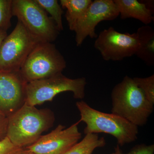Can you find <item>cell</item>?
<instances>
[{
	"mask_svg": "<svg viewBox=\"0 0 154 154\" xmlns=\"http://www.w3.org/2000/svg\"><path fill=\"white\" fill-rule=\"evenodd\" d=\"M55 117L49 109H37L25 103L8 116L7 137L15 146L25 148L38 140L53 125Z\"/></svg>",
	"mask_w": 154,
	"mask_h": 154,
	"instance_id": "obj_1",
	"label": "cell"
},
{
	"mask_svg": "<svg viewBox=\"0 0 154 154\" xmlns=\"http://www.w3.org/2000/svg\"><path fill=\"white\" fill-rule=\"evenodd\" d=\"M113 114L121 116L136 126H143L154 110L133 78L124 77L115 85L111 94Z\"/></svg>",
	"mask_w": 154,
	"mask_h": 154,
	"instance_id": "obj_2",
	"label": "cell"
},
{
	"mask_svg": "<svg viewBox=\"0 0 154 154\" xmlns=\"http://www.w3.org/2000/svg\"><path fill=\"white\" fill-rule=\"evenodd\" d=\"M76 106L81 116L79 122L86 124L85 134L103 133L111 135L121 146L137 139L138 127L121 116L96 110L83 101L77 102Z\"/></svg>",
	"mask_w": 154,
	"mask_h": 154,
	"instance_id": "obj_3",
	"label": "cell"
},
{
	"mask_svg": "<svg viewBox=\"0 0 154 154\" xmlns=\"http://www.w3.org/2000/svg\"><path fill=\"white\" fill-rule=\"evenodd\" d=\"M86 79H71L59 74L47 79L27 82L25 88V103L31 106L51 102L61 93L71 92L75 99H82L85 95Z\"/></svg>",
	"mask_w": 154,
	"mask_h": 154,
	"instance_id": "obj_4",
	"label": "cell"
},
{
	"mask_svg": "<svg viewBox=\"0 0 154 154\" xmlns=\"http://www.w3.org/2000/svg\"><path fill=\"white\" fill-rule=\"evenodd\" d=\"M66 67L64 57L52 42H39L25 60L20 72L26 82L53 76Z\"/></svg>",
	"mask_w": 154,
	"mask_h": 154,
	"instance_id": "obj_5",
	"label": "cell"
},
{
	"mask_svg": "<svg viewBox=\"0 0 154 154\" xmlns=\"http://www.w3.org/2000/svg\"><path fill=\"white\" fill-rule=\"evenodd\" d=\"M13 16L17 17L33 38L39 42H52L60 31L36 0H13Z\"/></svg>",
	"mask_w": 154,
	"mask_h": 154,
	"instance_id": "obj_6",
	"label": "cell"
},
{
	"mask_svg": "<svg viewBox=\"0 0 154 154\" xmlns=\"http://www.w3.org/2000/svg\"><path fill=\"white\" fill-rule=\"evenodd\" d=\"M20 21L7 35L0 47V72L20 71L32 50L39 43Z\"/></svg>",
	"mask_w": 154,
	"mask_h": 154,
	"instance_id": "obj_7",
	"label": "cell"
},
{
	"mask_svg": "<svg viewBox=\"0 0 154 154\" xmlns=\"http://www.w3.org/2000/svg\"><path fill=\"white\" fill-rule=\"evenodd\" d=\"M139 45L136 32L120 33L110 27L100 32L94 46L104 60L118 61L136 55Z\"/></svg>",
	"mask_w": 154,
	"mask_h": 154,
	"instance_id": "obj_8",
	"label": "cell"
},
{
	"mask_svg": "<svg viewBox=\"0 0 154 154\" xmlns=\"http://www.w3.org/2000/svg\"><path fill=\"white\" fill-rule=\"evenodd\" d=\"M118 9L113 0H95L88 7L85 14L77 23L75 33L77 46H80L87 37L97 38L96 28L100 22L112 21L119 16Z\"/></svg>",
	"mask_w": 154,
	"mask_h": 154,
	"instance_id": "obj_9",
	"label": "cell"
},
{
	"mask_svg": "<svg viewBox=\"0 0 154 154\" xmlns=\"http://www.w3.org/2000/svg\"><path fill=\"white\" fill-rule=\"evenodd\" d=\"M79 122L66 128L59 125L48 134L41 136L33 144L25 149L33 154H64L82 137L78 128Z\"/></svg>",
	"mask_w": 154,
	"mask_h": 154,
	"instance_id": "obj_10",
	"label": "cell"
},
{
	"mask_svg": "<svg viewBox=\"0 0 154 154\" xmlns=\"http://www.w3.org/2000/svg\"><path fill=\"white\" fill-rule=\"evenodd\" d=\"M27 83L20 71L0 72V110L7 116L25 104Z\"/></svg>",
	"mask_w": 154,
	"mask_h": 154,
	"instance_id": "obj_11",
	"label": "cell"
},
{
	"mask_svg": "<svg viewBox=\"0 0 154 154\" xmlns=\"http://www.w3.org/2000/svg\"><path fill=\"white\" fill-rule=\"evenodd\" d=\"M118 9L120 18L139 20L146 25L154 20L153 12L144 2L137 0H113Z\"/></svg>",
	"mask_w": 154,
	"mask_h": 154,
	"instance_id": "obj_12",
	"label": "cell"
},
{
	"mask_svg": "<svg viewBox=\"0 0 154 154\" xmlns=\"http://www.w3.org/2000/svg\"><path fill=\"white\" fill-rule=\"evenodd\" d=\"M139 40L138 49L136 55L148 66L154 64V31L149 25L142 26L136 32Z\"/></svg>",
	"mask_w": 154,
	"mask_h": 154,
	"instance_id": "obj_13",
	"label": "cell"
},
{
	"mask_svg": "<svg viewBox=\"0 0 154 154\" xmlns=\"http://www.w3.org/2000/svg\"><path fill=\"white\" fill-rule=\"evenodd\" d=\"M62 8L66 9L65 17L70 30L73 31L77 23L85 14L91 0H60Z\"/></svg>",
	"mask_w": 154,
	"mask_h": 154,
	"instance_id": "obj_14",
	"label": "cell"
},
{
	"mask_svg": "<svg viewBox=\"0 0 154 154\" xmlns=\"http://www.w3.org/2000/svg\"><path fill=\"white\" fill-rule=\"evenodd\" d=\"M105 145L104 137H99L96 134L88 133L64 154H92L95 149L105 146Z\"/></svg>",
	"mask_w": 154,
	"mask_h": 154,
	"instance_id": "obj_15",
	"label": "cell"
},
{
	"mask_svg": "<svg viewBox=\"0 0 154 154\" xmlns=\"http://www.w3.org/2000/svg\"><path fill=\"white\" fill-rule=\"evenodd\" d=\"M42 8L50 15L51 18L55 23L59 31L63 30L62 15L63 13L62 8L57 0H36Z\"/></svg>",
	"mask_w": 154,
	"mask_h": 154,
	"instance_id": "obj_16",
	"label": "cell"
},
{
	"mask_svg": "<svg viewBox=\"0 0 154 154\" xmlns=\"http://www.w3.org/2000/svg\"><path fill=\"white\" fill-rule=\"evenodd\" d=\"M149 102L154 105V75L146 78H133Z\"/></svg>",
	"mask_w": 154,
	"mask_h": 154,
	"instance_id": "obj_17",
	"label": "cell"
},
{
	"mask_svg": "<svg viewBox=\"0 0 154 154\" xmlns=\"http://www.w3.org/2000/svg\"><path fill=\"white\" fill-rule=\"evenodd\" d=\"M13 0H0V29L7 31L11 26Z\"/></svg>",
	"mask_w": 154,
	"mask_h": 154,
	"instance_id": "obj_18",
	"label": "cell"
},
{
	"mask_svg": "<svg viewBox=\"0 0 154 154\" xmlns=\"http://www.w3.org/2000/svg\"><path fill=\"white\" fill-rule=\"evenodd\" d=\"M24 150L15 146L7 137L0 140V154H22Z\"/></svg>",
	"mask_w": 154,
	"mask_h": 154,
	"instance_id": "obj_19",
	"label": "cell"
},
{
	"mask_svg": "<svg viewBox=\"0 0 154 154\" xmlns=\"http://www.w3.org/2000/svg\"><path fill=\"white\" fill-rule=\"evenodd\" d=\"M115 150L116 154H154V145L153 144L146 145L144 144L138 145L126 153L122 151L119 146L118 145L115 148Z\"/></svg>",
	"mask_w": 154,
	"mask_h": 154,
	"instance_id": "obj_20",
	"label": "cell"
},
{
	"mask_svg": "<svg viewBox=\"0 0 154 154\" xmlns=\"http://www.w3.org/2000/svg\"><path fill=\"white\" fill-rule=\"evenodd\" d=\"M8 116L0 110V140L7 137Z\"/></svg>",
	"mask_w": 154,
	"mask_h": 154,
	"instance_id": "obj_21",
	"label": "cell"
},
{
	"mask_svg": "<svg viewBox=\"0 0 154 154\" xmlns=\"http://www.w3.org/2000/svg\"><path fill=\"white\" fill-rule=\"evenodd\" d=\"M7 31L0 29V47L2 43L3 40L7 36Z\"/></svg>",
	"mask_w": 154,
	"mask_h": 154,
	"instance_id": "obj_22",
	"label": "cell"
},
{
	"mask_svg": "<svg viewBox=\"0 0 154 154\" xmlns=\"http://www.w3.org/2000/svg\"><path fill=\"white\" fill-rule=\"evenodd\" d=\"M22 154H33L32 153V152L28 151V150L26 149H25V150H24V152H23V153Z\"/></svg>",
	"mask_w": 154,
	"mask_h": 154,
	"instance_id": "obj_23",
	"label": "cell"
},
{
	"mask_svg": "<svg viewBox=\"0 0 154 154\" xmlns=\"http://www.w3.org/2000/svg\"><path fill=\"white\" fill-rule=\"evenodd\" d=\"M116 154L114 152V153H112V154Z\"/></svg>",
	"mask_w": 154,
	"mask_h": 154,
	"instance_id": "obj_24",
	"label": "cell"
}]
</instances>
